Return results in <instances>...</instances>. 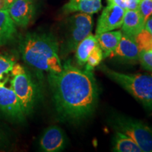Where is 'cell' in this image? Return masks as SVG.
Masks as SVG:
<instances>
[{
	"label": "cell",
	"mask_w": 152,
	"mask_h": 152,
	"mask_svg": "<svg viewBox=\"0 0 152 152\" xmlns=\"http://www.w3.org/2000/svg\"><path fill=\"white\" fill-rule=\"evenodd\" d=\"M11 87L18 96L26 115L30 113L35 106L37 89L31 75L23 66L15 64L11 71Z\"/></svg>",
	"instance_id": "obj_4"
},
{
	"label": "cell",
	"mask_w": 152,
	"mask_h": 152,
	"mask_svg": "<svg viewBox=\"0 0 152 152\" xmlns=\"http://www.w3.org/2000/svg\"><path fill=\"white\" fill-rule=\"evenodd\" d=\"M8 11L16 26L27 27L33 19L35 11L33 0H15L9 5Z\"/></svg>",
	"instance_id": "obj_10"
},
{
	"label": "cell",
	"mask_w": 152,
	"mask_h": 152,
	"mask_svg": "<svg viewBox=\"0 0 152 152\" xmlns=\"http://www.w3.org/2000/svg\"><path fill=\"white\" fill-rule=\"evenodd\" d=\"M140 0H125L126 9L129 10H138Z\"/></svg>",
	"instance_id": "obj_23"
},
{
	"label": "cell",
	"mask_w": 152,
	"mask_h": 152,
	"mask_svg": "<svg viewBox=\"0 0 152 152\" xmlns=\"http://www.w3.org/2000/svg\"><path fill=\"white\" fill-rule=\"evenodd\" d=\"M113 151L117 152H142V149L132 139L116 131L113 140Z\"/></svg>",
	"instance_id": "obj_17"
},
{
	"label": "cell",
	"mask_w": 152,
	"mask_h": 152,
	"mask_svg": "<svg viewBox=\"0 0 152 152\" xmlns=\"http://www.w3.org/2000/svg\"><path fill=\"white\" fill-rule=\"evenodd\" d=\"M101 69L147 109L152 111V74H125L113 71L104 65L101 66Z\"/></svg>",
	"instance_id": "obj_3"
},
{
	"label": "cell",
	"mask_w": 152,
	"mask_h": 152,
	"mask_svg": "<svg viewBox=\"0 0 152 152\" xmlns=\"http://www.w3.org/2000/svg\"><path fill=\"white\" fill-rule=\"evenodd\" d=\"M70 1H75V0H69Z\"/></svg>",
	"instance_id": "obj_28"
},
{
	"label": "cell",
	"mask_w": 152,
	"mask_h": 152,
	"mask_svg": "<svg viewBox=\"0 0 152 152\" xmlns=\"http://www.w3.org/2000/svg\"><path fill=\"white\" fill-rule=\"evenodd\" d=\"M140 49L136 42L135 38L122 33L118 45L110 57H117L128 63L139 61Z\"/></svg>",
	"instance_id": "obj_11"
},
{
	"label": "cell",
	"mask_w": 152,
	"mask_h": 152,
	"mask_svg": "<svg viewBox=\"0 0 152 152\" xmlns=\"http://www.w3.org/2000/svg\"><path fill=\"white\" fill-rule=\"evenodd\" d=\"M103 58V52H102V49H101L99 44H97L92 49V51L89 55L88 58H87L86 64H86L85 69L87 71H92L96 66L99 65Z\"/></svg>",
	"instance_id": "obj_18"
},
{
	"label": "cell",
	"mask_w": 152,
	"mask_h": 152,
	"mask_svg": "<svg viewBox=\"0 0 152 152\" xmlns=\"http://www.w3.org/2000/svg\"><path fill=\"white\" fill-rule=\"evenodd\" d=\"M3 139H4V137H3V133H2V132H1V129H0V144H1V142H2Z\"/></svg>",
	"instance_id": "obj_26"
},
{
	"label": "cell",
	"mask_w": 152,
	"mask_h": 152,
	"mask_svg": "<svg viewBox=\"0 0 152 152\" xmlns=\"http://www.w3.org/2000/svg\"><path fill=\"white\" fill-rule=\"evenodd\" d=\"M111 123L116 131L132 139L142 151L152 152V130L147 125L123 115H114Z\"/></svg>",
	"instance_id": "obj_5"
},
{
	"label": "cell",
	"mask_w": 152,
	"mask_h": 152,
	"mask_svg": "<svg viewBox=\"0 0 152 152\" xmlns=\"http://www.w3.org/2000/svg\"><path fill=\"white\" fill-rule=\"evenodd\" d=\"M103 52V57L110 56L118 45L122 37L121 31H107L95 35Z\"/></svg>",
	"instance_id": "obj_13"
},
{
	"label": "cell",
	"mask_w": 152,
	"mask_h": 152,
	"mask_svg": "<svg viewBox=\"0 0 152 152\" xmlns=\"http://www.w3.org/2000/svg\"><path fill=\"white\" fill-rule=\"evenodd\" d=\"M139 61L144 69L152 72V49L147 51H140Z\"/></svg>",
	"instance_id": "obj_22"
},
{
	"label": "cell",
	"mask_w": 152,
	"mask_h": 152,
	"mask_svg": "<svg viewBox=\"0 0 152 152\" xmlns=\"http://www.w3.org/2000/svg\"><path fill=\"white\" fill-rule=\"evenodd\" d=\"M66 144L65 133L58 126H50L46 129L39 140L40 149L45 152L61 151Z\"/></svg>",
	"instance_id": "obj_9"
},
{
	"label": "cell",
	"mask_w": 152,
	"mask_h": 152,
	"mask_svg": "<svg viewBox=\"0 0 152 152\" xmlns=\"http://www.w3.org/2000/svg\"><path fill=\"white\" fill-rule=\"evenodd\" d=\"M19 49L24 61L37 71L49 73H58L62 71L58 43L52 34H26L20 41Z\"/></svg>",
	"instance_id": "obj_2"
},
{
	"label": "cell",
	"mask_w": 152,
	"mask_h": 152,
	"mask_svg": "<svg viewBox=\"0 0 152 152\" xmlns=\"http://www.w3.org/2000/svg\"><path fill=\"white\" fill-rule=\"evenodd\" d=\"M9 4L6 0H0V11L7 10L8 9Z\"/></svg>",
	"instance_id": "obj_25"
},
{
	"label": "cell",
	"mask_w": 152,
	"mask_h": 152,
	"mask_svg": "<svg viewBox=\"0 0 152 152\" xmlns=\"http://www.w3.org/2000/svg\"><path fill=\"white\" fill-rule=\"evenodd\" d=\"M48 80L56 109L63 118L80 121L94 110L98 90L92 71L79 69L68 60L60 73H49Z\"/></svg>",
	"instance_id": "obj_1"
},
{
	"label": "cell",
	"mask_w": 152,
	"mask_h": 152,
	"mask_svg": "<svg viewBox=\"0 0 152 152\" xmlns=\"http://www.w3.org/2000/svg\"><path fill=\"white\" fill-rule=\"evenodd\" d=\"M6 1H7V2L8 3L9 5H10L11 3H13V2H14V1H15V0H6Z\"/></svg>",
	"instance_id": "obj_27"
},
{
	"label": "cell",
	"mask_w": 152,
	"mask_h": 152,
	"mask_svg": "<svg viewBox=\"0 0 152 152\" xmlns=\"http://www.w3.org/2000/svg\"><path fill=\"white\" fill-rule=\"evenodd\" d=\"M66 39L61 47V54L67 55L75 52L78 44L91 33L93 26L91 14L80 13L69 19Z\"/></svg>",
	"instance_id": "obj_6"
},
{
	"label": "cell",
	"mask_w": 152,
	"mask_h": 152,
	"mask_svg": "<svg viewBox=\"0 0 152 152\" xmlns=\"http://www.w3.org/2000/svg\"><path fill=\"white\" fill-rule=\"evenodd\" d=\"M107 1L108 5L104 8L98 19L96 35L118 29L123 25L125 9L115 4L111 0Z\"/></svg>",
	"instance_id": "obj_7"
},
{
	"label": "cell",
	"mask_w": 152,
	"mask_h": 152,
	"mask_svg": "<svg viewBox=\"0 0 152 152\" xmlns=\"http://www.w3.org/2000/svg\"><path fill=\"white\" fill-rule=\"evenodd\" d=\"M0 110L11 118L23 121L25 114L18 96L11 87L0 81Z\"/></svg>",
	"instance_id": "obj_8"
},
{
	"label": "cell",
	"mask_w": 152,
	"mask_h": 152,
	"mask_svg": "<svg viewBox=\"0 0 152 152\" xmlns=\"http://www.w3.org/2000/svg\"><path fill=\"white\" fill-rule=\"evenodd\" d=\"M145 21L138 10H125L122 25V33L134 37L144 28Z\"/></svg>",
	"instance_id": "obj_12"
},
{
	"label": "cell",
	"mask_w": 152,
	"mask_h": 152,
	"mask_svg": "<svg viewBox=\"0 0 152 152\" xmlns=\"http://www.w3.org/2000/svg\"><path fill=\"white\" fill-rule=\"evenodd\" d=\"M144 28H145L146 30H147L152 35V16H150L149 18L147 19V21L145 22Z\"/></svg>",
	"instance_id": "obj_24"
},
{
	"label": "cell",
	"mask_w": 152,
	"mask_h": 152,
	"mask_svg": "<svg viewBox=\"0 0 152 152\" xmlns=\"http://www.w3.org/2000/svg\"><path fill=\"white\" fill-rule=\"evenodd\" d=\"M16 34V24L7 10L0 11V46L6 45Z\"/></svg>",
	"instance_id": "obj_15"
},
{
	"label": "cell",
	"mask_w": 152,
	"mask_h": 152,
	"mask_svg": "<svg viewBox=\"0 0 152 152\" xmlns=\"http://www.w3.org/2000/svg\"><path fill=\"white\" fill-rule=\"evenodd\" d=\"M102 8V0H75L68 1L64 5V10L68 13L79 11L84 14H93L99 12Z\"/></svg>",
	"instance_id": "obj_14"
},
{
	"label": "cell",
	"mask_w": 152,
	"mask_h": 152,
	"mask_svg": "<svg viewBox=\"0 0 152 152\" xmlns=\"http://www.w3.org/2000/svg\"><path fill=\"white\" fill-rule=\"evenodd\" d=\"M97 44L98 42L96 36L92 33L78 44L75 52L76 61L79 66H83L85 65L90 52Z\"/></svg>",
	"instance_id": "obj_16"
},
{
	"label": "cell",
	"mask_w": 152,
	"mask_h": 152,
	"mask_svg": "<svg viewBox=\"0 0 152 152\" xmlns=\"http://www.w3.org/2000/svg\"><path fill=\"white\" fill-rule=\"evenodd\" d=\"M134 38L140 52L152 49V35L145 28L142 29Z\"/></svg>",
	"instance_id": "obj_19"
},
{
	"label": "cell",
	"mask_w": 152,
	"mask_h": 152,
	"mask_svg": "<svg viewBox=\"0 0 152 152\" xmlns=\"http://www.w3.org/2000/svg\"><path fill=\"white\" fill-rule=\"evenodd\" d=\"M138 11L144 21L152 16V0H140Z\"/></svg>",
	"instance_id": "obj_21"
},
{
	"label": "cell",
	"mask_w": 152,
	"mask_h": 152,
	"mask_svg": "<svg viewBox=\"0 0 152 152\" xmlns=\"http://www.w3.org/2000/svg\"><path fill=\"white\" fill-rule=\"evenodd\" d=\"M15 64L16 62L11 57L0 54V81L4 74L10 73Z\"/></svg>",
	"instance_id": "obj_20"
}]
</instances>
